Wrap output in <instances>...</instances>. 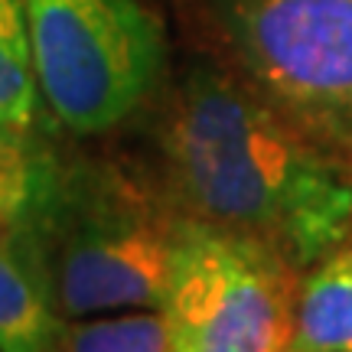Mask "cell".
<instances>
[{"instance_id": "3", "label": "cell", "mask_w": 352, "mask_h": 352, "mask_svg": "<svg viewBox=\"0 0 352 352\" xmlns=\"http://www.w3.org/2000/svg\"><path fill=\"white\" fill-rule=\"evenodd\" d=\"M245 85L333 157H352V0H226Z\"/></svg>"}, {"instance_id": "1", "label": "cell", "mask_w": 352, "mask_h": 352, "mask_svg": "<svg viewBox=\"0 0 352 352\" xmlns=\"http://www.w3.org/2000/svg\"><path fill=\"white\" fill-rule=\"evenodd\" d=\"M164 160L179 215L261 241L294 271L346 245L352 179L340 157L226 72L192 69L179 82Z\"/></svg>"}, {"instance_id": "8", "label": "cell", "mask_w": 352, "mask_h": 352, "mask_svg": "<svg viewBox=\"0 0 352 352\" xmlns=\"http://www.w3.org/2000/svg\"><path fill=\"white\" fill-rule=\"evenodd\" d=\"M39 108V82L23 0H0V131L30 134Z\"/></svg>"}, {"instance_id": "2", "label": "cell", "mask_w": 352, "mask_h": 352, "mask_svg": "<svg viewBox=\"0 0 352 352\" xmlns=\"http://www.w3.org/2000/svg\"><path fill=\"white\" fill-rule=\"evenodd\" d=\"M179 212L114 164H52L16 226L46 271L56 314L69 320L160 310Z\"/></svg>"}, {"instance_id": "4", "label": "cell", "mask_w": 352, "mask_h": 352, "mask_svg": "<svg viewBox=\"0 0 352 352\" xmlns=\"http://www.w3.org/2000/svg\"><path fill=\"white\" fill-rule=\"evenodd\" d=\"M39 95L82 138L134 114L157 85L164 36L140 0H23Z\"/></svg>"}, {"instance_id": "6", "label": "cell", "mask_w": 352, "mask_h": 352, "mask_svg": "<svg viewBox=\"0 0 352 352\" xmlns=\"http://www.w3.org/2000/svg\"><path fill=\"white\" fill-rule=\"evenodd\" d=\"M59 329L36 248L16 222L0 226V352H52Z\"/></svg>"}, {"instance_id": "5", "label": "cell", "mask_w": 352, "mask_h": 352, "mask_svg": "<svg viewBox=\"0 0 352 352\" xmlns=\"http://www.w3.org/2000/svg\"><path fill=\"white\" fill-rule=\"evenodd\" d=\"M297 271L267 245L179 215L164 310L176 352H290Z\"/></svg>"}, {"instance_id": "10", "label": "cell", "mask_w": 352, "mask_h": 352, "mask_svg": "<svg viewBox=\"0 0 352 352\" xmlns=\"http://www.w3.org/2000/svg\"><path fill=\"white\" fill-rule=\"evenodd\" d=\"M46 151L30 144V134L0 131V226H10L33 206L52 170Z\"/></svg>"}, {"instance_id": "9", "label": "cell", "mask_w": 352, "mask_h": 352, "mask_svg": "<svg viewBox=\"0 0 352 352\" xmlns=\"http://www.w3.org/2000/svg\"><path fill=\"white\" fill-rule=\"evenodd\" d=\"M63 352H176L173 329L164 310H124V314L69 320L59 329Z\"/></svg>"}, {"instance_id": "7", "label": "cell", "mask_w": 352, "mask_h": 352, "mask_svg": "<svg viewBox=\"0 0 352 352\" xmlns=\"http://www.w3.org/2000/svg\"><path fill=\"white\" fill-rule=\"evenodd\" d=\"M290 352H352V245L303 271Z\"/></svg>"}, {"instance_id": "11", "label": "cell", "mask_w": 352, "mask_h": 352, "mask_svg": "<svg viewBox=\"0 0 352 352\" xmlns=\"http://www.w3.org/2000/svg\"><path fill=\"white\" fill-rule=\"evenodd\" d=\"M52 352H63V349H59V342H56V346H52Z\"/></svg>"}]
</instances>
